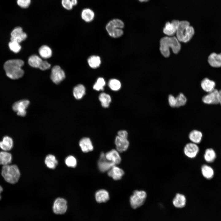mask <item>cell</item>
Returning a JSON list of instances; mask_svg holds the SVG:
<instances>
[{
	"instance_id": "4fadbf2b",
	"label": "cell",
	"mask_w": 221,
	"mask_h": 221,
	"mask_svg": "<svg viewBox=\"0 0 221 221\" xmlns=\"http://www.w3.org/2000/svg\"><path fill=\"white\" fill-rule=\"evenodd\" d=\"M199 150V147L197 144L192 142L187 144L184 149L185 155L191 158L195 157L198 154Z\"/></svg>"
},
{
	"instance_id": "7bdbcfd3",
	"label": "cell",
	"mask_w": 221,
	"mask_h": 221,
	"mask_svg": "<svg viewBox=\"0 0 221 221\" xmlns=\"http://www.w3.org/2000/svg\"><path fill=\"white\" fill-rule=\"evenodd\" d=\"M51 67V64L47 61H42L39 68L41 70H45L49 69Z\"/></svg>"
},
{
	"instance_id": "74e56055",
	"label": "cell",
	"mask_w": 221,
	"mask_h": 221,
	"mask_svg": "<svg viewBox=\"0 0 221 221\" xmlns=\"http://www.w3.org/2000/svg\"><path fill=\"white\" fill-rule=\"evenodd\" d=\"M8 45L10 50L15 53L19 52L21 48L20 43L15 41H11L9 43Z\"/></svg>"
},
{
	"instance_id": "603a6c76",
	"label": "cell",
	"mask_w": 221,
	"mask_h": 221,
	"mask_svg": "<svg viewBox=\"0 0 221 221\" xmlns=\"http://www.w3.org/2000/svg\"><path fill=\"white\" fill-rule=\"evenodd\" d=\"M96 200L99 203L106 202L109 199V193L104 189H100L96 192L95 194Z\"/></svg>"
},
{
	"instance_id": "7402d4cb",
	"label": "cell",
	"mask_w": 221,
	"mask_h": 221,
	"mask_svg": "<svg viewBox=\"0 0 221 221\" xmlns=\"http://www.w3.org/2000/svg\"><path fill=\"white\" fill-rule=\"evenodd\" d=\"M201 86L204 91L208 93L215 89V83L207 78H205L201 81Z\"/></svg>"
},
{
	"instance_id": "bcb514c9",
	"label": "cell",
	"mask_w": 221,
	"mask_h": 221,
	"mask_svg": "<svg viewBox=\"0 0 221 221\" xmlns=\"http://www.w3.org/2000/svg\"><path fill=\"white\" fill-rule=\"evenodd\" d=\"M3 191V188L0 185V201L2 199L1 193Z\"/></svg>"
},
{
	"instance_id": "f35d334b",
	"label": "cell",
	"mask_w": 221,
	"mask_h": 221,
	"mask_svg": "<svg viewBox=\"0 0 221 221\" xmlns=\"http://www.w3.org/2000/svg\"><path fill=\"white\" fill-rule=\"evenodd\" d=\"M65 162L66 165L69 167L74 168L76 166V160L72 156L70 155L67 157L65 159Z\"/></svg>"
},
{
	"instance_id": "ac0fdd59",
	"label": "cell",
	"mask_w": 221,
	"mask_h": 221,
	"mask_svg": "<svg viewBox=\"0 0 221 221\" xmlns=\"http://www.w3.org/2000/svg\"><path fill=\"white\" fill-rule=\"evenodd\" d=\"M123 171L119 167L114 165L108 171L107 174L115 180L121 179L124 175Z\"/></svg>"
},
{
	"instance_id": "9a60e30c",
	"label": "cell",
	"mask_w": 221,
	"mask_h": 221,
	"mask_svg": "<svg viewBox=\"0 0 221 221\" xmlns=\"http://www.w3.org/2000/svg\"><path fill=\"white\" fill-rule=\"evenodd\" d=\"M207 62L212 67L218 68L221 67V52H212L207 58Z\"/></svg>"
},
{
	"instance_id": "2e32d148",
	"label": "cell",
	"mask_w": 221,
	"mask_h": 221,
	"mask_svg": "<svg viewBox=\"0 0 221 221\" xmlns=\"http://www.w3.org/2000/svg\"><path fill=\"white\" fill-rule=\"evenodd\" d=\"M115 144L117 150L122 153L127 149L129 142L127 138L121 137L118 135L115 138Z\"/></svg>"
},
{
	"instance_id": "3957f363",
	"label": "cell",
	"mask_w": 221,
	"mask_h": 221,
	"mask_svg": "<svg viewBox=\"0 0 221 221\" xmlns=\"http://www.w3.org/2000/svg\"><path fill=\"white\" fill-rule=\"evenodd\" d=\"M195 33L193 27L187 21H179L176 33V37L180 42L187 43L192 37Z\"/></svg>"
},
{
	"instance_id": "836d02e7",
	"label": "cell",
	"mask_w": 221,
	"mask_h": 221,
	"mask_svg": "<svg viewBox=\"0 0 221 221\" xmlns=\"http://www.w3.org/2000/svg\"><path fill=\"white\" fill-rule=\"evenodd\" d=\"M87 61L90 66L93 68H97L101 64L100 57L96 56H90L88 59Z\"/></svg>"
},
{
	"instance_id": "b9f144b4",
	"label": "cell",
	"mask_w": 221,
	"mask_h": 221,
	"mask_svg": "<svg viewBox=\"0 0 221 221\" xmlns=\"http://www.w3.org/2000/svg\"><path fill=\"white\" fill-rule=\"evenodd\" d=\"M168 102L169 105L172 107H176V97L172 95H170L168 96Z\"/></svg>"
},
{
	"instance_id": "8992f818",
	"label": "cell",
	"mask_w": 221,
	"mask_h": 221,
	"mask_svg": "<svg viewBox=\"0 0 221 221\" xmlns=\"http://www.w3.org/2000/svg\"><path fill=\"white\" fill-rule=\"evenodd\" d=\"M146 197L147 193L145 191L135 190L130 198L131 207L134 209H136L141 206L145 202Z\"/></svg>"
},
{
	"instance_id": "277c9868",
	"label": "cell",
	"mask_w": 221,
	"mask_h": 221,
	"mask_svg": "<svg viewBox=\"0 0 221 221\" xmlns=\"http://www.w3.org/2000/svg\"><path fill=\"white\" fill-rule=\"evenodd\" d=\"M1 174L6 182L11 184H14L18 181L21 173L17 165L10 164L2 166Z\"/></svg>"
},
{
	"instance_id": "44dd1931",
	"label": "cell",
	"mask_w": 221,
	"mask_h": 221,
	"mask_svg": "<svg viewBox=\"0 0 221 221\" xmlns=\"http://www.w3.org/2000/svg\"><path fill=\"white\" fill-rule=\"evenodd\" d=\"M79 144L82 151L83 152H88L93 149L91 142L88 138L85 137L82 138L79 141Z\"/></svg>"
},
{
	"instance_id": "f546056e",
	"label": "cell",
	"mask_w": 221,
	"mask_h": 221,
	"mask_svg": "<svg viewBox=\"0 0 221 221\" xmlns=\"http://www.w3.org/2000/svg\"><path fill=\"white\" fill-rule=\"evenodd\" d=\"M216 157V153L213 149L210 148L206 149L204 154V158L207 162L210 163L213 162Z\"/></svg>"
},
{
	"instance_id": "cb8c5ba5",
	"label": "cell",
	"mask_w": 221,
	"mask_h": 221,
	"mask_svg": "<svg viewBox=\"0 0 221 221\" xmlns=\"http://www.w3.org/2000/svg\"><path fill=\"white\" fill-rule=\"evenodd\" d=\"M12 155L8 151H0V165L3 166L10 164L12 162Z\"/></svg>"
},
{
	"instance_id": "5bb4252c",
	"label": "cell",
	"mask_w": 221,
	"mask_h": 221,
	"mask_svg": "<svg viewBox=\"0 0 221 221\" xmlns=\"http://www.w3.org/2000/svg\"><path fill=\"white\" fill-rule=\"evenodd\" d=\"M179 21L173 20L171 22H167L163 29L164 33L169 37H172L176 33Z\"/></svg>"
},
{
	"instance_id": "8fae6325",
	"label": "cell",
	"mask_w": 221,
	"mask_h": 221,
	"mask_svg": "<svg viewBox=\"0 0 221 221\" xmlns=\"http://www.w3.org/2000/svg\"><path fill=\"white\" fill-rule=\"evenodd\" d=\"M98 165L99 170L102 172L108 171L115 165L114 163L106 158L105 154L103 152L101 153L100 154Z\"/></svg>"
},
{
	"instance_id": "5b68a950",
	"label": "cell",
	"mask_w": 221,
	"mask_h": 221,
	"mask_svg": "<svg viewBox=\"0 0 221 221\" xmlns=\"http://www.w3.org/2000/svg\"><path fill=\"white\" fill-rule=\"evenodd\" d=\"M124 26V24L122 20L115 18L107 23L106 29L110 36L114 38H118L122 35L123 31L122 29Z\"/></svg>"
},
{
	"instance_id": "7c38bea8",
	"label": "cell",
	"mask_w": 221,
	"mask_h": 221,
	"mask_svg": "<svg viewBox=\"0 0 221 221\" xmlns=\"http://www.w3.org/2000/svg\"><path fill=\"white\" fill-rule=\"evenodd\" d=\"M27 37L26 34L24 32L20 27L15 28L11 33L10 40L20 43L24 41Z\"/></svg>"
},
{
	"instance_id": "52a82bcc",
	"label": "cell",
	"mask_w": 221,
	"mask_h": 221,
	"mask_svg": "<svg viewBox=\"0 0 221 221\" xmlns=\"http://www.w3.org/2000/svg\"><path fill=\"white\" fill-rule=\"evenodd\" d=\"M66 200L61 198H58L54 201L52 207L53 212L56 214H62L65 213L67 209Z\"/></svg>"
},
{
	"instance_id": "83f0119b",
	"label": "cell",
	"mask_w": 221,
	"mask_h": 221,
	"mask_svg": "<svg viewBox=\"0 0 221 221\" xmlns=\"http://www.w3.org/2000/svg\"><path fill=\"white\" fill-rule=\"evenodd\" d=\"M86 89L82 84H79L73 88V94L75 98L77 99H81L85 94Z\"/></svg>"
},
{
	"instance_id": "7dc6e473",
	"label": "cell",
	"mask_w": 221,
	"mask_h": 221,
	"mask_svg": "<svg viewBox=\"0 0 221 221\" xmlns=\"http://www.w3.org/2000/svg\"><path fill=\"white\" fill-rule=\"evenodd\" d=\"M219 103H220V104L221 105V90L219 91Z\"/></svg>"
},
{
	"instance_id": "d6986e66",
	"label": "cell",
	"mask_w": 221,
	"mask_h": 221,
	"mask_svg": "<svg viewBox=\"0 0 221 221\" xmlns=\"http://www.w3.org/2000/svg\"><path fill=\"white\" fill-rule=\"evenodd\" d=\"M172 202L173 205L176 207L182 208L186 204V198L184 195L177 193L173 198Z\"/></svg>"
},
{
	"instance_id": "d6a6232c",
	"label": "cell",
	"mask_w": 221,
	"mask_h": 221,
	"mask_svg": "<svg viewBox=\"0 0 221 221\" xmlns=\"http://www.w3.org/2000/svg\"><path fill=\"white\" fill-rule=\"evenodd\" d=\"M99 99L103 107L106 108L109 107L111 100L109 95L105 93H102L99 95Z\"/></svg>"
},
{
	"instance_id": "7a4b0ae2",
	"label": "cell",
	"mask_w": 221,
	"mask_h": 221,
	"mask_svg": "<svg viewBox=\"0 0 221 221\" xmlns=\"http://www.w3.org/2000/svg\"><path fill=\"white\" fill-rule=\"evenodd\" d=\"M160 50L162 55L165 57H169L170 55V48L173 52L177 54L181 49L180 42L176 37H165L162 38L160 41Z\"/></svg>"
},
{
	"instance_id": "c3c4849f",
	"label": "cell",
	"mask_w": 221,
	"mask_h": 221,
	"mask_svg": "<svg viewBox=\"0 0 221 221\" xmlns=\"http://www.w3.org/2000/svg\"><path fill=\"white\" fill-rule=\"evenodd\" d=\"M139 1L141 2H148L149 0H138Z\"/></svg>"
},
{
	"instance_id": "6da1fadb",
	"label": "cell",
	"mask_w": 221,
	"mask_h": 221,
	"mask_svg": "<svg viewBox=\"0 0 221 221\" xmlns=\"http://www.w3.org/2000/svg\"><path fill=\"white\" fill-rule=\"evenodd\" d=\"M24 64V62L20 59H11L7 60L4 65L7 76L13 79L21 78L24 74V71L21 68Z\"/></svg>"
},
{
	"instance_id": "ba28073f",
	"label": "cell",
	"mask_w": 221,
	"mask_h": 221,
	"mask_svg": "<svg viewBox=\"0 0 221 221\" xmlns=\"http://www.w3.org/2000/svg\"><path fill=\"white\" fill-rule=\"evenodd\" d=\"M29 104V100L24 99L17 101L12 106V109L17 113V114L22 117L25 116L26 114V109Z\"/></svg>"
},
{
	"instance_id": "ab89813d",
	"label": "cell",
	"mask_w": 221,
	"mask_h": 221,
	"mask_svg": "<svg viewBox=\"0 0 221 221\" xmlns=\"http://www.w3.org/2000/svg\"><path fill=\"white\" fill-rule=\"evenodd\" d=\"M31 3V0H17V5L21 7L26 8L29 7Z\"/></svg>"
},
{
	"instance_id": "4dcf8cb0",
	"label": "cell",
	"mask_w": 221,
	"mask_h": 221,
	"mask_svg": "<svg viewBox=\"0 0 221 221\" xmlns=\"http://www.w3.org/2000/svg\"><path fill=\"white\" fill-rule=\"evenodd\" d=\"M39 53L40 56L43 58L46 59L50 57L52 54L51 48L46 45L41 46L39 49Z\"/></svg>"
},
{
	"instance_id": "e0dca14e",
	"label": "cell",
	"mask_w": 221,
	"mask_h": 221,
	"mask_svg": "<svg viewBox=\"0 0 221 221\" xmlns=\"http://www.w3.org/2000/svg\"><path fill=\"white\" fill-rule=\"evenodd\" d=\"M14 146V142L10 137L6 136L0 141V148L3 151H8L11 150Z\"/></svg>"
},
{
	"instance_id": "4316f807",
	"label": "cell",
	"mask_w": 221,
	"mask_h": 221,
	"mask_svg": "<svg viewBox=\"0 0 221 221\" xmlns=\"http://www.w3.org/2000/svg\"><path fill=\"white\" fill-rule=\"evenodd\" d=\"M202 135L201 131L197 130H193L190 132L188 136L192 142L197 144L201 142Z\"/></svg>"
},
{
	"instance_id": "484cf974",
	"label": "cell",
	"mask_w": 221,
	"mask_h": 221,
	"mask_svg": "<svg viewBox=\"0 0 221 221\" xmlns=\"http://www.w3.org/2000/svg\"><path fill=\"white\" fill-rule=\"evenodd\" d=\"M82 18L86 22L91 21L94 19L95 13L91 9L86 8L83 9L81 12Z\"/></svg>"
},
{
	"instance_id": "f6af8a7d",
	"label": "cell",
	"mask_w": 221,
	"mask_h": 221,
	"mask_svg": "<svg viewBox=\"0 0 221 221\" xmlns=\"http://www.w3.org/2000/svg\"><path fill=\"white\" fill-rule=\"evenodd\" d=\"M73 6H76L77 3V0H71Z\"/></svg>"
},
{
	"instance_id": "ee69618b",
	"label": "cell",
	"mask_w": 221,
	"mask_h": 221,
	"mask_svg": "<svg viewBox=\"0 0 221 221\" xmlns=\"http://www.w3.org/2000/svg\"><path fill=\"white\" fill-rule=\"evenodd\" d=\"M118 136L122 138H127L128 133L125 130H120L118 132Z\"/></svg>"
},
{
	"instance_id": "1f68e13d",
	"label": "cell",
	"mask_w": 221,
	"mask_h": 221,
	"mask_svg": "<svg viewBox=\"0 0 221 221\" xmlns=\"http://www.w3.org/2000/svg\"><path fill=\"white\" fill-rule=\"evenodd\" d=\"M42 61L41 58L37 55H33L29 57L28 62L31 66L33 68H39Z\"/></svg>"
},
{
	"instance_id": "ffe728a7",
	"label": "cell",
	"mask_w": 221,
	"mask_h": 221,
	"mask_svg": "<svg viewBox=\"0 0 221 221\" xmlns=\"http://www.w3.org/2000/svg\"><path fill=\"white\" fill-rule=\"evenodd\" d=\"M105 156L108 160L112 162L115 165L118 164L121 162V157L118 151L114 149L107 152L105 154Z\"/></svg>"
},
{
	"instance_id": "d4e9b609",
	"label": "cell",
	"mask_w": 221,
	"mask_h": 221,
	"mask_svg": "<svg viewBox=\"0 0 221 221\" xmlns=\"http://www.w3.org/2000/svg\"><path fill=\"white\" fill-rule=\"evenodd\" d=\"M201 171L203 176L207 179H211L214 176V172L213 169L208 165L206 164L202 165Z\"/></svg>"
},
{
	"instance_id": "f1b7e54d",
	"label": "cell",
	"mask_w": 221,
	"mask_h": 221,
	"mask_svg": "<svg viewBox=\"0 0 221 221\" xmlns=\"http://www.w3.org/2000/svg\"><path fill=\"white\" fill-rule=\"evenodd\" d=\"M45 163L49 169H54L58 164V161L55 157L52 154H48L45 157Z\"/></svg>"
},
{
	"instance_id": "9c48e42d",
	"label": "cell",
	"mask_w": 221,
	"mask_h": 221,
	"mask_svg": "<svg viewBox=\"0 0 221 221\" xmlns=\"http://www.w3.org/2000/svg\"><path fill=\"white\" fill-rule=\"evenodd\" d=\"M64 71L58 65L53 66L52 69L50 76L51 79L54 83H60L65 78Z\"/></svg>"
},
{
	"instance_id": "8d00e7d4",
	"label": "cell",
	"mask_w": 221,
	"mask_h": 221,
	"mask_svg": "<svg viewBox=\"0 0 221 221\" xmlns=\"http://www.w3.org/2000/svg\"><path fill=\"white\" fill-rule=\"evenodd\" d=\"M176 107H179L184 106L186 103L187 99L182 93H180L176 97Z\"/></svg>"
},
{
	"instance_id": "60d3db41",
	"label": "cell",
	"mask_w": 221,
	"mask_h": 221,
	"mask_svg": "<svg viewBox=\"0 0 221 221\" xmlns=\"http://www.w3.org/2000/svg\"><path fill=\"white\" fill-rule=\"evenodd\" d=\"M61 4L64 9L68 10H72L73 6L71 0H62Z\"/></svg>"
},
{
	"instance_id": "e575fe53",
	"label": "cell",
	"mask_w": 221,
	"mask_h": 221,
	"mask_svg": "<svg viewBox=\"0 0 221 221\" xmlns=\"http://www.w3.org/2000/svg\"><path fill=\"white\" fill-rule=\"evenodd\" d=\"M110 88L113 91H117L121 87V83L119 81L116 79H110L108 83Z\"/></svg>"
},
{
	"instance_id": "30bf717a",
	"label": "cell",
	"mask_w": 221,
	"mask_h": 221,
	"mask_svg": "<svg viewBox=\"0 0 221 221\" xmlns=\"http://www.w3.org/2000/svg\"><path fill=\"white\" fill-rule=\"evenodd\" d=\"M219 91L214 89L204 96L202 98V100L204 103L207 104H216L219 103Z\"/></svg>"
},
{
	"instance_id": "d590c367",
	"label": "cell",
	"mask_w": 221,
	"mask_h": 221,
	"mask_svg": "<svg viewBox=\"0 0 221 221\" xmlns=\"http://www.w3.org/2000/svg\"><path fill=\"white\" fill-rule=\"evenodd\" d=\"M106 84L105 81L104 79L102 77L98 78L96 82L93 85V89L96 91H103L104 87Z\"/></svg>"
}]
</instances>
